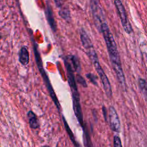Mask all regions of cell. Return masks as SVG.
<instances>
[{
    "label": "cell",
    "instance_id": "cell-2",
    "mask_svg": "<svg viewBox=\"0 0 147 147\" xmlns=\"http://www.w3.org/2000/svg\"><path fill=\"white\" fill-rule=\"evenodd\" d=\"M86 52L88 56L89 59L91 61L92 63L93 64L96 71L99 75V76L100 78V79L102 82L103 89L105 90V92L109 98H111L112 97L113 92H112V88H111V86L110 83V81L105 73L103 69H102L99 61V59L97 56V54L94 49V45H91L87 48H85Z\"/></svg>",
    "mask_w": 147,
    "mask_h": 147
},
{
    "label": "cell",
    "instance_id": "cell-8",
    "mask_svg": "<svg viewBox=\"0 0 147 147\" xmlns=\"http://www.w3.org/2000/svg\"><path fill=\"white\" fill-rule=\"evenodd\" d=\"M19 61L23 65H27L29 62V54L26 47H22L20 51Z\"/></svg>",
    "mask_w": 147,
    "mask_h": 147
},
{
    "label": "cell",
    "instance_id": "cell-7",
    "mask_svg": "<svg viewBox=\"0 0 147 147\" xmlns=\"http://www.w3.org/2000/svg\"><path fill=\"white\" fill-rule=\"evenodd\" d=\"M92 9V13H93L95 25L98 28V30H100V28L102 24L105 22V17H104L102 8L99 6V3H96V1L94 0Z\"/></svg>",
    "mask_w": 147,
    "mask_h": 147
},
{
    "label": "cell",
    "instance_id": "cell-11",
    "mask_svg": "<svg viewBox=\"0 0 147 147\" xmlns=\"http://www.w3.org/2000/svg\"><path fill=\"white\" fill-rule=\"evenodd\" d=\"M68 58H69V60H70L69 62L71 63V64L74 69V71H76L78 74H79L80 72V69H81L79 60L75 55L69 56Z\"/></svg>",
    "mask_w": 147,
    "mask_h": 147
},
{
    "label": "cell",
    "instance_id": "cell-18",
    "mask_svg": "<svg viewBox=\"0 0 147 147\" xmlns=\"http://www.w3.org/2000/svg\"><path fill=\"white\" fill-rule=\"evenodd\" d=\"M53 1L55 3L56 6L57 7L60 8L64 5V0H53Z\"/></svg>",
    "mask_w": 147,
    "mask_h": 147
},
{
    "label": "cell",
    "instance_id": "cell-5",
    "mask_svg": "<svg viewBox=\"0 0 147 147\" xmlns=\"http://www.w3.org/2000/svg\"><path fill=\"white\" fill-rule=\"evenodd\" d=\"M72 98L73 103L74 111L75 116L80 124V125L83 127V114L82 111V108L80 102V95L78 90L72 91Z\"/></svg>",
    "mask_w": 147,
    "mask_h": 147
},
{
    "label": "cell",
    "instance_id": "cell-6",
    "mask_svg": "<svg viewBox=\"0 0 147 147\" xmlns=\"http://www.w3.org/2000/svg\"><path fill=\"white\" fill-rule=\"evenodd\" d=\"M109 118L111 130L115 132H119L121 129V123L118 115L115 108L111 106L109 109Z\"/></svg>",
    "mask_w": 147,
    "mask_h": 147
},
{
    "label": "cell",
    "instance_id": "cell-13",
    "mask_svg": "<svg viewBox=\"0 0 147 147\" xmlns=\"http://www.w3.org/2000/svg\"><path fill=\"white\" fill-rule=\"evenodd\" d=\"M140 89L143 94L145 99L147 100V82L145 80L142 78H139L138 80Z\"/></svg>",
    "mask_w": 147,
    "mask_h": 147
},
{
    "label": "cell",
    "instance_id": "cell-3",
    "mask_svg": "<svg viewBox=\"0 0 147 147\" xmlns=\"http://www.w3.org/2000/svg\"><path fill=\"white\" fill-rule=\"evenodd\" d=\"M34 53H35V57L36 58V62L37 63V65H38V67L39 68V70L41 72V74L42 75V78H43V79L45 83V84L47 86V87L48 88V90L49 92V94L53 100V101L54 102L55 104L56 105L57 108L58 109V110H60V104L58 102V99L57 98H56V94H55L54 92V91H53V89L51 86V84L49 82V80L46 74V72L45 71H44L43 67H42V61L41 60V59H40V57L39 56V53L37 51V49L36 48V47L34 45Z\"/></svg>",
    "mask_w": 147,
    "mask_h": 147
},
{
    "label": "cell",
    "instance_id": "cell-10",
    "mask_svg": "<svg viewBox=\"0 0 147 147\" xmlns=\"http://www.w3.org/2000/svg\"><path fill=\"white\" fill-rule=\"evenodd\" d=\"M27 116L29 119V126L32 129H36L39 127V122L36 115L32 111H29Z\"/></svg>",
    "mask_w": 147,
    "mask_h": 147
},
{
    "label": "cell",
    "instance_id": "cell-15",
    "mask_svg": "<svg viewBox=\"0 0 147 147\" xmlns=\"http://www.w3.org/2000/svg\"><path fill=\"white\" fill-rule=\"evenodd\" d=\"M76 81L80 84L83 87H87V83H86V80L84 79V78L81 76L79 74H76Z\"/></svg>",
    "mask_w": 147,
    "mask_h": 147
},
{
    "label": "cell",
    "instance_id": "cell-4",
    "mask_svg": "<svg viewBox=\"0 0 147 147\" xmlns=\"http://www.w3.org/2000/svg\"><path fill=\"white\" fill-rule=\"evenodd\" d=\"M114 4L115 5L116 9L119 16V18L121 19V24L123 28V29L125 30L126 33L128 34L131 33L132 32V28L127 19V14H126L125 7L122 5L121 1L115 0Z\"/></svg>",
    "mask_w": 147,
    "mask_h": 147
},
{
    "label": "cell",
    "instance_id": "cell-9",
    "mask_svg": "<svg viewBox=\"0 0 147 147\" xmlns=\"http://www.w3.org/2000/svg\"><path fill=\"white\" fill-rule=\"evenodd\" d=\"M46 16H47V19L48 20V22L52 29L53 32H56L57 29V26L56 24L53 17L52 10L50 6L47 5V10H46Z\"/></svg>",
    "mask_w": 147,
    "mask_h": 147
},
{
    "label": "cell",
    "instance_id": "cell-14",
    "mask_svg": "<svg viewBox=\"0 0 147 147\" xmlns=\"http://www.w3.org/2000/svg\"><path fill=\"white\" fill-rule=\"evenodd\" d=\"M63 122H64V126H65V129H66V131H67V133H68V135H69V137H70L71 141H72L73 144H74L75 146H79V145L78 144H77V142H76V141H75V138H74V134L72 133V131L70 129V128H69V126H68L67 122H66V121H65V118H64V117H63Z\"/></svg>",
    "mask_w": 147,
    "mask_h": 147
},
{
    "label": "cell",
    "instance_id": "cell-17",
    "mask_svg": "<svg viewBox=\"0 0 147 147\" xmlns=\"http://www.w3.org/2000/svg\"><path fill=\"white\" fill-rule=\"evenodd\" d=\"M113 141H114V146L117 147V146H122V144H121V141L119 136H114V138H113Z\"/></svg>",
    "mask_w": 147,
    "mask_h": 147
},
{
    "label": "cell",
    "instance_id": "cell-1",
    "mask_svg": "<svg viewBox=\"0 0 147 147\" xmlns=\"http://www.w3.org/2000/svg\"><path fill=\"white\" fill-rule=\"evenodd\" d=\"M103 36L107 51L110 59V61L114 72L116 74L118 80L122 84H125V79L123 74L119 52L115 40L111 33L106 22L102 24L99 30Z\"/></svg>",
    "mask_w": 147,
    "mask_h": 147
},
{
    "label": "cell",
    "instance_id": "cell-19",
    "mask_svg": "<svg viewBox=\"0 0 147 147\" xmlns=\"http://www.w3.org/2000/svg\"><path fill=\"white\" fill-rule=\"evenodd\" d=\"M102 111H103V115H104L105 119L106 121H107V114H108V113H107V110H106V107H105L104 106L102 107Z\"/></svg>",
    "mask_w": 147,
    "mask_h": 147
},
{
    "label": "cell",
    "instance_id": "cell-16",
    "mask_svg": "<svg viewBox=\"0 0 147 147\" xmlns=\"http://www.w3.org/2000/svg\"><path fill=\"white\" fill-rule=\"evenodd\" d=\"M86 77L90 80V81L94 85L97 86V77L92 73H88L86 75Z\"/></svg>",
    "mask_w": 147,
    "mask_h": 147
},
{
    "label": "cell",
    "instance_id": "cell-12",
    "mask_svg": "<svg viewBox=\"0 0 147 147\" xmlns=\"http://www.w3.org/2000/svg\"><path fill=\"white\" fill-rule=\"evenodd\" d=\"M59 14L62 18L65 20L66 21L70 22L71 19V13L68 7L64 6H61L59 11Z\"/></svg>",
    "mask_w": 147,
    "mask_h": 147
}]
</instances>
